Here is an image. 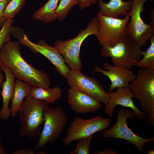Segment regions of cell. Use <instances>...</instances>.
Segmentation results:
<instances>
[{
	"label": "cell",
	"mask_w": 154,
	"mask_h": 154,
	"mask_svg": "<svg viewBox=\"0 0 154 154\" xmlns=\"http://www.w3.org/2000/svg\"><path fill=\"white\" fill-rule=\"evenodd\" d=\"M20 43L10 41L3 46L0 53L2 66L8 67L15 78L32 87L49 88L50 77L44 72L35 68L27 63L22 56Z\"/></svg>",
	"instance_id": "cell-1"
},
{
	"label": "cell",
	"mask_w": 154,
	"mask_h": 154,
	"mask_svg": "<svg viewBox=\"0 0 154 154\" xmlns=\"http://www.w3.org/2000/svg\"><path fill=\"white\" fill-rule=\"evenodd\" d=\"M135 79L128 88L133 98L140 102V106L146 114L145 123L154 126V69L141 68Z\"/></svg>",
	"instance_id": "cell-2"
},
{
	"label": "cell",
	"mask_w": 154,
	"mask_h": 154,
	"mask_svg": "<svg viewBox=\"0 0 154 154\" xmlns=\"http://www.w3.org/2000/svg\"><path fill=\"white\" fill-rule=\"evenodd\" d=\"M49 104L30 95L24 98L18 112L21 125L20 136L29 138L39 137L41 126L44 122V111L49 107Z\"/></svg>",
	"instance_id": "cell-3"
},
{
	"label": "cell",
	"mask_w": 154,
	"mask_h": 154,
	"mask_svg": "<svg viewBox=\"0 0 154 154\" xmlns=\"http://www.w3.org/2000/svg\"><path fill=\"white\" fill-rule=\"evenodd\" d=\"M100 26L97 17H94L88 23L86 27L80 30L75 37L66 40H58L56 41L54 46L58 50L70 69L81 71L82 62L80 58L81 44L88 36L91 35L96 36Z\"/></svg>",
	"instance_id": "cell-4"
},
{
	"label": "cell",
	"mask_w": 154,
	"mask_h": 154,
	"mask_svg": "<svg viewBox=\"0 0 154 154\" xmlns=\"http://www.w3.org/2000/svg\"><path fill=\"white\" fill-rule=\"evenodd\" d=\"M142 51L141 47L127 35L114 45L102 46L100 53L103 58L110 57L113 65L130 69L141 60Z\"/></svg>",
	"instance_id": "cell-5"
},
{
	"label": "cell",
	"mask_w": 154,
	"mask_h": 154,
	"mask_svg": "<svg viewBox=\"0 0 154 154\" xmlns=\"http://www.w3.org/2000/svg\"><path fill=\"white\" fill-rule=\"evenodd\" d=\"M130 10L127 13L130 20L127 25L128 35L141 47L146 44L154 35V23H145L141 14L144 10L145 3L153 0H132Z\"/></svg>",
	"instance_id": "cell-6"
},
{
	"label": "cell",
	"mask_w": 154,
	"mask_h": 154,
	"mask_svg": "<svg viewBox=\"0 0 154 154\" xmlns=\"http://www.w3.org/2000/svg\"><path fill=\"white\" fill-rule=\"evenodd\" d=\"M44 124L35 149H42L46 144L52 143L59 137L64 130L67 121V116L60 107H48L44 111Z\"/></svg>",
	"instance_id": "cell-7"
},
{
	"label": "cell",
	"mask_w": 154,
	"mask_h": 154,
	"mask_svg": "<svg viewBox=\"0 0 154 154\" xmlns=\"http://www.w3.org/2000/svg\"><path fill=\"white\" fill-rule=\"evenodd\" d=\"M97 16L100 26L96 36L102 46L114 45L122 41L128 35L127 25L130 17L127 13L123 19L104 16L99 12Z\"/></svg>",
	"instance_id": "cell-8"
},
{
	"label": "cell",
	"mask_w": 154,
	"mask_h": 154,
	"mask_svg": "<svg viewBox=\"0 0 154 154\" xmlns=\"http://www.w3.org/2000/svg\"><path fill=\"white\" fill-rule=\"evenodd\" d=\"M134 117L132 111L127 109L119 108L118 111L117 120L110 129L102 131V135L105 138L120 139L126 140L134 145L137 151L142 153L145 144L154 141V137L147 138L140 137L135 134L128 127L127 119Z\"/></svg>",
	"instance_id": "cell-9"
},
{
	"label": "cell",
	"mask_w": 154,
	"mask_h": 154,
	"mask_svg": "<svg viewBox=\"0 0 154 154\" xmlns=\"http://www.w3.org/2000/svg\"><path fill=\"white\" fill-rule=\"evenodd\" d=\"M111 124V120L100 116L88 119L80 116L75 117L67 129L66 135L63 139L64 146L70 144L73 141L90 136L98 131L106 129Z\"/></svg>",
	"instance_id": "cell-10"
},
{
	"label": "cell",
	"mask_w": 154,
	"mask_h": 154,
	"mask_svg": "<svg viewBox=\"0 0 154 154\" xmlns=\"http://www.w3.org/2000/svg\"><path fill=\"white\" fill-rule=\"evenodd\" d=\"M66 78L70 88L87 94L104 104L108 102L109 93L94 78L86 76L80 71L71 69Z\"/></svg>",
	"instance_id": "cell-11"
},
{
	"label": "cell",
	"mask_w": 154,
	"mask_h": 154,
	"mask_svg": "<svg viewBox=\"0 0 154 154\" xmlns=\"http://www.w3.org/2000/svg\"><path fill=\"white\" fill-rule=\"evenodd\" d=\"M15 37L21 44L29 48L33 52L39 53L46 57L54 66L58 72L64 78H66L70 69L56 48L48 44L42 39L39 40L37 44L33 42L23 30L18 32Z\"/></svg>",
	"instance_id": "cell-12"
},
{
	"label": "cell",
	"mask_w": 154,
	"mask_h": 154,
	"mask_svg": "<svg viewBox=\"0 0 154 154\" xmlns=\"http://www.w3.org/2000/svg\"><path fill=\"white\" fill-rule=\"evenodd\" d=\"M109 98L105 104V111L106 114L110 117L113 116L114 109L117 105L131 108L134 117L138 118H143L145 114L139 110L135 104L133 98V95L128 88H117L116 90L108 92Z\"/></svg>",
	"instance_id": "cell-13"
},
{
	"label": "cell",
	"mask_w": 154,
	"mask_h": 154,
	"mask_svg": "<svg viewBox=\"0 0 154 154\" xmlns=\"http://www.w3.org/2000/svg\"><path fill=\"white\" fill-rule=\"evenodd\" d=\"M103 68L96 66L94 71L107 77L111 81L108 92L117 88H127L135 78L136 75L130 69L117 66L105 62Z\"/></svg>",
	"instance_id": "cell-14"
},
{
	"label": "cell",
	"mask_w": 154,
	"mask_h": 154,
	"mask_svg": "<svg viewBox=\"0 0 154 154\" xmlns=\"http://www.w3.org/2000/svg\"><path fill=\"white\" fill-rule=\"evenodd\" d=\"M68 102L76 113L93 112L102 107L101 102L90 96L70 88L67 91Z\"/></svg>",
	"instance_id": "cell-15"
},
{
	"label": "cell",
	"mask_w": 154,
	"mask_h": 154,
	"mask_svg": "<svg viewBox=\"0 0 154 154\" xmlns=\"http://www.w3.org/2000/svg\"><path fill=\"white\" fill-rule=\"evenodd\" d=\"M0 69L5 73L6 80L2 82L1 86L2 89L1 95L3 100V106L0 111V119L5 120L11 115L9 103L11 100L14 94L15 76L8 67L2 66Z\"/></svg>",
	"instance_id": "cell-16"
},
{
	"label": "cell",
	"mask_w": 154,
	"mask_h": 154,
	"mask_svg": "<svg viewBox=\"0 0 154 154\" xmlns=\"http://www.w3.org/2000/svg\"><path fill=\"white\" fill-rule=\"evenodd\" d=\"M99 12L103 16L115 18H119L125 15L131 9L132 0L124 1L123 0H110L108 3L103 0H98Z\"/></svg>",
	"instance_id": "cell-17"
},
{
	"label": "cell",
	"mask_w": 154,
	"mask_h": 154,
	"mask_svg": "<svg viewBox=\"0 0 154 154\" xmlns=\"http://www.w3.org/2000/svg\"><path fill=\"white\" fill-rule=\"evenodd\" d=\"M32 87L20 80L17 79L15 80L14 92L10 108L12 117L16 116L24 98L29 95Z\"/></svg>",
	"instance_id": "cell-18"
},
{
	"label": "cell",
	"mask_w": 154,
	"mask_h": 154,
	"mask_svg": "<svg viewBox=\"0 0 154 154\" xmlns=\"http://www.w3.org/2000/svg\"><path fill=\"white\" fill-rule=\"evenodd\" d=\"M62 90L58 87L45 88L38 86L32 87L29 95L33 98L53 104L61 97Z\"/></svg>",
	"instance_id": "cell-19"
},
{
	"label": "cell",
	"mask_w": 154,
	"mask_h": 154,
	"mask_svg": "<svg viewBox=\"0 0 154 154\" xmlns=\"http://www.w3.org/2000/svg\"><path fill=\"white\" fill-rule=\"evenodd\" d=\"M59 0H48L42 7L36 11L33 15L34 19L45 23L52 22L56 19L55 12Z\"/></svg>",
	"instance_id": "cell-20"
},
{
	"label": "cell",
	"mask_w": 154,
	"mask_h": 154,
	"mask_svg": "<svg viewBox=\"0 0 154 154\" xmlns=\"http://www.w3.org/2000/svg\"><path fill=\"white\" fill-rule=\"evenodd\" d=\"M149 40L150 45L146 51H141L143 57L137 66L140 68L154 69V35Z\"/></svg>",
	"instance_id": "cell-21"
},
{
	"label": "cell",
	"mask_w": 154,
	"mask_h": 154,
	"mask_svg": "<svg viewBox=\"0 0 154 154\" xmlns=\"http://www.w3.org/2000/svg\"><path fill=\"white\" fill-rule=\"evenodd\" d=\"M79 3V0H59L55 11L57 19L60 21L64 20L73 6Z\"/></svg>",
	"instance_id": "cell-22"
},
{
	"label": "cell",
	"mask_w": 154,
	"mask_h": 154,
	"mask_svg": "<svg viewBox=\"0 0 154 154\" xmlns=\"http://www.w3.org/2000/svg\"><path fill=\"white\" fill-rule=\"evenodd\" d=\"M26 0H9L4 11V17L13 19L24 6Z\"/></svg>",
	"instance_id": "cell-23"
},
{
	"label": "cell",
	"mask_w": 154,
	"mask_h": 154,
	"mask_svg": "<svg viewBox=\"0 0 154 154\" xmlns=\"http://www.w3.org/2000/svg\"><path fill=\"white\" fill-rule=\"evenodd\" d=\"M93 135L77 140V143L75 149L70 154H89L90 143Z\"/></svg>",
	"instance_id": "cell-24"
},
{
	"label": "cell",
	"mask_w": 154,
	"mask_h": 154,
	"mask_svg": "<svg viewBox=\"0 0 154 154\" xmlns=\"http://www.w3.org/2000/svg\"><path fill=\"white\" fill-rule=\"evenodd\" d=\"M13 22V19H7L0 31V53L3 45L11 41L9 31Z\"/></svg>",
	"instance_id": "cell-25"
},
{
	"label": "cell",
	"mask_w": 154,
	"mask_h": 154,
	"mask_svg": "<svg viewBox=\"0 0 154 154\" xmlns=\"http://www.w3.org/2000/svg\"><path fill=\"white\" fill-rule=\"evenodd\" d=\"M9 1L7 0L0 2V28H2L7 19L4 17L3 13Z\"/></svg>",
	"instance_id": "cell-26"
},
{
	"label": "cell",
	"mask_w": 154,
	"mask_h": 154,
	"mask_svg": "<svg viewBox=\"0 0 154 154\" xmlns=\"http://www.w3.org/2000/svg\"><path fill=\"white\" fill-rule=\"evenodd\" d=\"M97 1L98 0H79V9L80 11H82L85 8L96 4Z\"/></svg>",
	"instance_id": "cell-27"
},
{
	"label": "cell",
	"mask_w": 154,
	"mask_h": 154,
	"mask_svg": "<svg viewBox=\"0 0 154 154\" xmlns=\"http://www.w3.org/2000/svg\"><path fill=\"white\" fill-rule=\"evenodd\" d=\"M35 152L31 148L17 149L13 151L12 154H35Z\"/></svg>",
	"instance_id": "cell-28"
},
{
	"label": "cell",
	"mask_w": 154,
	"mask_h": 154,
	"mask_svg": "<svg viewBox=\"0 0 154 154\" xmlns=\"http://www.w3.org/2000/svg\"><path fill=\"white\" fill-rule=\"evenodd\" d=\"M94 154H117V151L112 148H108L103 151H95Z\"/></svg>",
	"instance_id": "cell-29"
},
{
	"label": "cell",
	"mask_w": 154,
	"mask_h": 154,
	"mask_svg": "<svg viewBox=\"0 0 154 154\" xmlns=\"http://www.w3.org/2000/svg\"><path fill=\"white\" fill-rule=\"evenodd\" d=\"M6 153L5 149L2 147L1 145V139H0V154H5Z\"/></svg>",
	"instance_id": "cell-30"
},
{
	"label": "cell",
	"mask_w": 154,
	"mask_h": 154,
	"mask_svg": "<svg viewBox=\"0 0 154 154\" xmlns=\"http://www.w3.org/2000/svg\"><path fill=\"white\" fill-rule=\"evenodd\" d=\"M5 78V76L2 73V71L0 70V87L1 86L3 81Z\"/></svg>",
	"instance_id": "cell-31"
},
{
	"label": "cell",
	"mask_w": 154,
	"mask_h": 154,
	"mask_svg": "<svg viewBox=\"0 0 154 154\" xmlns=\"http://www.w3.org/2000/svg\"><path fill=\"white\" fill-rule=\"evenodd\" d=\"M145 153H147L148 154H154V150L152 149L149 151L144 152Z\"/></svg>",
	"instance_id": "cell-32"
},
{
	"label": "cell",
	"mask_w": 154,
	"mask_h": 154,
	"mask_svg": "<svg viewBox=\"0 0 154 154\" xmlns=\"http://www.w3.org/2000/svg\"><path fill=\"white\" fill-rule=\"evenodd\" d=\"M47 153L44 151H42L40 153H37V154H46Z\"/></svg>",
	"instance_id": "cell-33"
},
{
	"label": "cell",
	"mask_w": 154,
	"mask_h": 154,
	"mask_svg": "<svg viewBox=\"0 0 154 154\" xmlns=\"http://www.w3.org/2000/svg\"><path fill=\"white\" fill-rule=\"evenodd\" d=\"M7 0H0V2H3Z\"/></svg>",
	"instance_id": "cell-34"
},
{
	"label": "cell",
	"mask_w": 154,
	"mask_h": 154,
	"mask_svg": "<svg viewBox=\"0 0 154 154\" xmlns=\"http://www.w3.org/2000/svg\"><path fill=\"white\" fill-rule=\"evenodd\" d=\"M2 66V64L0 60V67Z\"/></svg>",
	"instance_id": "cell-35"
}]
</instances>
